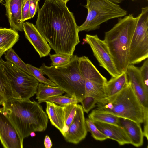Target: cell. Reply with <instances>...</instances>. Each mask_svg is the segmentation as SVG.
I'll return each mask as SVG.
<instances>
[{"instance_id": "obj_1", "label": "cell", "mask_w": 148, "mask_h": 148, "mask_svg": "<svg viewBox=\"0 0 148 148\" xmlns=\"http://www.w3.org/2000/svg\"><path fill=\"white\" fill-rule=\"evenodd\" d=\"M59 0H45L36 26L56 53L72 56L80 42L73 13Z\"/></svg>"}, {"instance_id": "obj_2", "label": "cell", "mask_w": 148, "mask_h": 148, "mask_svg": "<svg viewBox=\"0 0 148 148\" xmlns=\"http://www.w3.org/2000/svg\"><path fill=\"white\" fill-rule=\"evenodd\" d=\"M40 104L30 99H9L2 104L4 114L23 140L31 132L47 128L49 118Z\"/></svg>"}, {"instance_id": "obj_3", "label": "cell", "mask_w": 148, "mask_h": 148, "mask_svg": "<svg viewBox=\"0 0 148 148\" xmlns=\"http://www.w3.org/2000/svg\"><path fill=\"white\" fill-rule=\"evenodd\" d=\"M137 20L132 14L125 16L105 33L104 40L120 74L126 72L129 65L130 45Z\"/></svg>"}, {"instance_id": "obj_4", "label": "cell", "mask_w": 148, "mask_h": 148, "mask_svg": "<svg viewBox=\"0 0 148 148\" xmlns=\"http://www.w3.org/2000/svg\"><path fill=\"white\" fill-rule=\"evenodd\" d=\"M40 68L44 75L66 93V95L79 100L85 97V81L79 67V57L73 55L70 62L59 67L43 63Z\"/></svg>"}, {"instance_id": "obj_5", "label": "cell", "mask_w": 148, "mask_h": 148, "mask_svg": "<svg viewBox=\"0 0 148 148\" xmlns=\"http://www.w3.org/2000/svg\"><path fill=\"white\" fill-rule=\"evenodd\" d=\"M4 75V92L7 99H28L36 93L39 82L14 64L0 58Z\"/></svg>"}, {"instance_id": "obj_6", "label": "cell", "mask_w": 148, "mask_h": 148, "mask_svg": "<svg viewBox=\"0 0 148 148\" xmlns=\"http://www.w3.org/2000/svg\"><path fill=\"white\" fill-rule=\"evenodd\" d=\"M96 109L119 118L140 123L144 120L143 108L134 91L130 83L116 95L104 103L97 102Z\"/></svg>"}, {"instance_id": "obj_7", "label": "cell", "mask_w": 148, "mask_h": 148, "mask_svg": "<svg viewBox=\"0 0 148 148\" xmlns=\"http://www.w3.org/2000/svg\"><path fill=\"white\" fill-rule=\"evenodd\" d=\"M84 6L88 10L84 22L78 27L79 32L98 29L100 25L109 20L125 16L127 11L108 0H86Z\"/></svg>"}, {"instance_id": "obj_8", "label": "cell", "mask_w": 148, "mask_h": 148, "mask_svg": "<svg viewBox=\"0 0 148 148\" xmlns=\"http://www.w3.org/2000/svg\"><path fill=\"white\" fill-rule=\"evenodd\" d=\"M132 39L129 65L138 64L148 57V7H142Z\"/></svg>"}, {"instance_id": "obj_9", "label": "cell", "mask_w": 148, "mask_h": 148, "mask_svg": "<svg viewBox=\"0 0 148 148\" xmlns=\"http://www.w3.org/2000/svg\"><path fill=\"white\" fill-rule=\"evenodd\" d=\"M79 67L85 81V97H92L97 102L104 103L107 98L105 90L106 78L87 57H79Z\"/></svg>"}, {"instance_id": "obj_10", "label": "cell", "mask_w": 148, "mask_h": 148, "mask_svg": "<svg viewBox=\"0 0 148 148\" xmlns=\"http://www.w3.org/2000/svg\"><path fill=\"white\" fill-rule=\"evenodd\" d=\"M85 41L90 46L100 66L105 69L112 77L120 74L117 71L107 46L104 40L99 39L97 35L86 34Z\"/></svg>"}, {"instance_id": "obj_11", "label": "cell", "mask_w": 148, "mask_h": 148, "mask_svg": "<svg viewBox=\"0 0 148 148\" xmlns=\"http://www.w3.org/2000/svg\"><path fill=\"white\" fill-rule=\"evenodd\" d=\"M23 139L0 108V141L4 148H23Z\"/></svg>"}, {"instance_id": "obj_12", "label": "cell", "mask_w": 148, "mask_h": 148, "mask_svg": "<svg viewBox=\"0 0 148 148\" xmlns=\"http://www.w3.org/2000/svg\"><path fill=\"white\" fill-rule=\"evenodd\" d=\"M87 132L84 112L78 104L76 114L63 136L67 142L77 144L85 138Z\"/></svg>"}, {"instance_id": "obj_13", "label": "cell", "mask_w": 148, "mask_h": 148, "mask_svg": "<svg viewBox=\"0 0 148 148\" xmlns=\"http://www.w3.org/2000/svg\"><path fill=\"white\" fill-rule=\"evenodd\" d=\"M23 29L25 37L33 46L40 58L48 56L51 48L47 41L33 23L24 22Z\"/></svg>"}, {"instance_id": "obj_14", "label": "cell", "mask_w": 148, "mask_h": 148, "mask_svg": "<svg viewBox=\"0 0 148 148\" xmlns=\"http://www.w3.org/2000/svg\"><path fill=\"white\" fill-rule=\"evenodd\" d=\"M126 73L128 81L143 108H148V88L144 84L139 69L134 65H129Z\"/></svg>"}, {"instance_id": "obj_15", "label": "cell", "mask_w": 148, "mask_h": 148, "mask_svg": "<svg viewBox=\"0 0 148 148\" xmlns=\"http://www.w3.org/2000/svg\"><path fill=\"white\" fill-rule=\"evenodd\" d=\"M6 14L10 28L16 31H23L22 10L25 0H4Z\"/></svg>"}, {"instance_id": "obj_16", "label": "cell", "mask_w": 148, "mask_h": 148, "mask_svg": "<svg viewBox=\"0 0 148 148\" xmlns=\"http://www.w3.org/2000/svg\"><path fill=\"white\" fill-rule=\"evenodd\" d=\"M98 129L108 138L123 145L131 143L130 140L121 126L115 124L92 121Z\"/></svg>"}, {"instance_id": "obj_17", "label": "cell", "mask_w": 148, "mask_h": 148, "mask_svg": "<svg viewBox=\"0 0 148 148\" xmlns=\"http://www.w3.org/2000/svg\"><path fill=\"white\" fill-rule=\"evenodd\" d=\"M45 102L46 104V113L51 123L63 135L67 130L63 107L53 102L48 101Z\"/></svg>"}, {"instance_id": "obj_18", "label": "cell", "mask_w": 148, "mask_h": 148, "mask_svg": "<svg viewBox=\"0 0 148 148\" xmlns=\"http://www.w3.org/2000/svg\"><path fill=\"white\" fill-rule=\"evenodd\" d=\"M119 125L124 129L130 140L131 144L136 147L142 146L144 136L140 123L122 118H119Z\"/></svg>"}, {"instance_id": "obj_19", "label": "cell", "mask_w": 148, "mask_h": 148, "mask_svg": "<svg viewBox=\"0 0 148 148\" xmlns=\"http://www.w3.org/2000/svg\"><path fill=\"white\" fill-rule=\"evenodd\" d=\"M128 83L126 72H123L116 77H112L109 81H107L105 85L107 97L106 101L116 95L126 86Z\"/></svg>"}, {"instance_id": "obj_20", "label": "cell", "mask_w": 148, "mask_h": 148, "mask_svg": "<svg viewBox=\"0 0 148 148\" xmlns=\"http://www.w3.org/2000/svg\"><path fill=\"white\" fill-rule=\"evenodd\" d=\"M17 32L10 28H0V58L18 40Z\"/></svg>"}, {"instance_id": "obj_21", "label": "cell", "mask_w": 148, "mask_h": 148, "mask_svg": "<svg viewBox=\"0 0 148 148\" xmlns=\"http://www.w3.org/2000/svg\"><path fill=\"white\" fill-rule=\"evenodd\" d=\"M65 92L58 86H52L42 83H39L35 94L39 103L45 102L47 99L62 95Z\"/></svg>"}, {"instance_id": "obj_22", "label": "cell", "mask_w": 148, "mask_h": 148, "mask_svg": "<svg viewBox=\"0 0 148 148\" xmlns=\"http://www.w3.org/2000/svg\"><path fill=\"white\" fill-rule=\"evenodd\" d=\"M88 117L92 121L119 125V117L110 114L101 112L96 109L92 110L88 115Z\"/></svg>"}, {"instance_id": "obj_23", "label": "cell", "mask_w": 148, "mask_h": 148, "mask_svg": "<svg viewBox=\"0 0 148 148\" xmlns=\"http://www.w3.org/2000/svg\"><path fill=\"white\" fill-rule=\"evenodd\" d=\"M5 58L6 61L14 64L29 75L33 76L27 64L21 60L12 48L8 50L5 53Z\"/></svg>"}, {"instance_id": "obj_24", "label": "cell", "mask_w": 148, "mask_h": 148, "mask_svg": "<svg viewBox=\"0 0 148 148\" xmlns=\"http://www.w3.org/2000/svg\"><path fill=\"white\" fill-rule=\"evenodd\" d=\"M27 65L33 76L39 82L52 86H57L56 84L51 80L44 76V73L40 68H37L28 64H27Z\"/></svg>"}, {"instance_id": "obj_25", "label": "cell", "mask_w": 148, "mask_h": 148, "mask_svg": "<svg viewBox=\"0 0 148 148\" xmlns=\"http://www.w3.org/2000/svg\"><path fill=\"white\" fill-rule=\"evenodd\" d=\"M87 132H90L92 136L96 140L100 141L108 139V138L100 132L97 128L93 122L89 118L85 120Z\"/></svg>"}, {"instance_id": "obj_26", "label": "cell", "mask_w": 148, "mask_h": 148, "mask_svg": "<svg viewBox=\"0 0 148 148\" xmlns=\"http://www.w3.org/2000/svg\"><path fill=\"white\" fill-rule=\"evenodd\" d=\"M49 54L51 61V66L55 67L62 66L68 63L73 56L59 53H56L53 54L49 53Z\"/></svg>"}, {"instance_id": "obj_27", "label": "cell", "mask_w": 148, "mask_h": 148, "mask_svg": "<svg viewBox=\"0 0 148 148\" xmlns=\"http://www.w3.org/2000/svg\"><path fill=\"white\" fill-rule=\"evenodd\" d=\"M46 101L53 102L60 106H63L72 103H79L76 99L67 96L66 95L54 96L47 99Z\"/></svg>"}, {"instance_id": "obj_28", "label": "cell", "mask_w": 148, "mask_h": 148, "mask_svg": "<svg viewBox=\"0 0 148 148\" xmlns=\"http://www.w3.org/2000/svg\"><path fill=\"white\" fill-rule=\"evenodd\" d=\"M77 103H72L62 106L65 114V123L67 130L75 117L77 108Z\"/></svg>"}, {"instance_id": "obj_29", "label": "cell", "mask_w": 148, "mask_h": 148, "mask_svg": "<svg viewBox=\"0 0 148 148\" xmlns=\"http://www.w3.org/2000/svg\"><path fill=\"white\" fill-rule=\"evenodd\" d=\"M97 101L94 97H85L80 102L84 112L88 113L95 106Z\"/></svg>"}, {"instance_id": "obj_30", "label": "cell", "mask_w": 148, "mask_h": 148, "mask_svg": "<svg viewBox=\"0 0 148 148\" xmlns=\"http://www.w3.org/2000/svg\"><path fill=\"white\" fill-rule=\"evenodd\" d=\"M144 84L148 88V58L144 62L141 67L139 69Z\"/></svg>"}, {"instance_id": "obj_31", "label": "cell", "mask_w": 148, "mask_h": 148, "mask_svg": "<svg viewBox=\"0 0 148 148\" xmlns=\"http://www.w3.org/2000/svg\"><path fill=\"white\" fill-rule=\"evenodd\" d=\"M29 0H25L22 10V19L23 22L29 18Z\"/></svg>"}, {"instance_id": "obj_32", "label": "cell", "mask_w": 148, "mask_h": 148, "mask_svg": "<svg viewBox=\"0 0 148 148\" xmlns=\"http://www.w3.org/2000/svg\"><path fill=\"white\" fill-rule=\"evenodd\" d=\"M38 0H29V18H33L38 7Z\"/></svg>"}, {"instance_id": "obj_33", "label": "cell", "mask_w": 148, "mask_h": 148, "mask_svg": "<svg viewBox=\"0 0 148 148\" xmlns=\"http://www.w3.org/2000/svg\"><path fill=\"white\" fill-rule=\"evenodd\" d=\"M144 115V128L143 132L144 136L148 140V111H143Z\"/></svg>"}, {"instance_id": "obj_34", "label": "cell", "mask_w": 148, "mask_h": 148, "mask_svg": "<svg viewBox=\"0 0 148 148\" xmlns=\"http://www.w3.org/2000/svg\"><path fill=\"white\" fill-rule=\"evenodd\" d=\"M4 75V73L0 61V92L4 93L3 84V78Z\"/></svg>"}, {"instance_id": "obj_35", "label": "cell", "mask_w": 148, "mask_h": 148, "mask_svg": "<svg viewBox=\"0 0 148 148\" xmlns=\"http://www.w3.org/2000/svg\"><path fill=\"white\" fill-rule=\"evenodd\" d=\"M44 145L45 148H51L52 146L51 140L48 135H46L45 137Z\"/></svg>"}, {"instance_id": "obj_36", "label": "cell", "mask_w": 148, "mask_h": 148, "mask_svg": "<svg viewBox=\"0 0 148 148\" xmlns=\"http://www.w3.org/2000/svg\"><path fill=\"white\" fill-rule=\"evenodd\" d=\"M7 100L5 94L0 92V105H2Z\"/></svg>"}, {"instance_id": "obj_37", "label": "cell", "mask_w": 148, "mask_h": 148, "mask_svg": "<svg viewBox=\"0 0 148 148\" xmlns=\"http://www.w3.org/2000/svg\"><path fill=\"white\" fill-rule=\"evenodd\" d=\"M116 4L120 3L124 0H108Z\"/></svg>"}, {"instance_id": "obj_38", "label": "cell", "mask_w": 148, "mask_h": 148, "mask_svg": "<svg viewBox=\"0 0 148 148\" xmlns=\"http://www.w3.org/2000/svg\"><path fill=\"white\" fill-rule=\"evenodd\" d=\"M63 3L66 4L69 0H59Z\"/></svg>"}, {"instance_id": "obj_39", "label": "cell", "mask_w": 148, "mask_h": 148, "mask_svg": "<svg viewBox=\"0 0 148 148\" xmlns=\"http://www.w3.org/2000/svg\"><path fill=\"white\" fill-rule=\"evenodd\" d=\"M30 135L33 137L34 136L36 135V134L34 132H32L30 133Z\"/></svg>"}, {"instance_id": "obj_40", "label": "cell", "mask_w": 148, "mask_h": 148, "mask_svg": "<svg viewBox=\"0 0 148 148\" xmlns=\"http://www.w3.org/2000/svg\"><path fill=\"white\" fill-rule=\"evenodd\" d=\"M4 0H0V3H1Z\"/></svg>"}, {"instance_id": "obj_41", "label": "cell", "mask_w": 148, "mask_h": 148, "mask_svg": "<svg viewBox=\"0 0 148 148\" xmlns=\"http://www.w3.org/2000/svg\"><path fill=\"white\" fill-rule=\"evenodd\" d=\"M132 1H135L136 0H132ZM147 1H148V0H147Z\"/></svg>"}, {"instance_id": "obj_42", "label": "cell", "mask_w": 148, "mask_h": 148, "mask_svg": "<svg viewBox=\"0 0 148 148\" xmlns=\"http://www.w3.org/2000/svg\"><path fill=\"white\" fill-rule=\"evenodd\" d=\"M39 1V0H38Z\"/></svg>"}]
</instances>
